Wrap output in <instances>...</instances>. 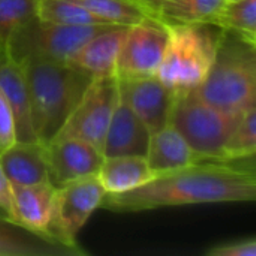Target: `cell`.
Returning a JSON list of instances; mask_svg holds the SVG:
<instances>
[{
  "mask_svg": "<svg viewBox=\"0 0 256 256\" xmlns=\"http://www.w3.org/2000/svg\"><path fill=\"white\" fill-rule=\"evenodd\" d=\"M252 171L226 162H198L154 176L148 183L123 194H106L100 207L114 213H140L194 204L254 202Z\"/></svg>",
  "mask_w": 256,
  "mask_h": 256,
  "instance_id": "6da1fadb",
  "label": "cell"
},
{
  "mask_svg": "<svg viewBox=\"0 0 256 256\" xmlns=\"http://www.w3.org/2000/svg\"><path fill=\"white\" fill-rule=\"evenodd\" d=\"M28 88L38 142H51L92 82V76L64 63L27 58L18 63Z\"/></svg>",
  "mask_w": 256,
  "mask_h": 256,
  "instance_id": "7a4b0ae2",
  "label": "cell"
},
{
  "mask_svg": "<svg viewBox=\"0 0 256 256\" xmlns=\"http://www.w3.org/2000/svg\"><path fill=\"white\" fill-rule=\"evenodd\" d=\"M195 92L212 106L242 117L256 105V44L222 30L214 62Z\"/></svg>",
  "mask_w": 256,
  "mask_h": 256,
  "instance_id": "3957f363",
  "label": "cell"
},
{
  "mask_svg": "<svg viewBox=\"0 0 256 256\" xmlns=\"http://www.w3.org/2000/svg\"><path fill=\"white\" fill-rule=\"evenodd\" d=\"M210 24H168V44L158 78L176 93L198 88L214 62L220 33Z\"/></svg>",
  "mask_w": 256,
  "mask_h": 256,
  "instance_id": "277c9868",
  "label": "cell"
},
{
  "mask_svg": "<svg viewBox=\"0 0 256 256\" xmlns=\"http://www.w3.org/2000/svg\"><path fill=\"white\" fill-rule=\"evenodd\" d=\"M240 118L212 106L195 90H189L177 93L170 123L201 160L224 162V147Z\"/></svg>",
  "mask_w": 256,
  "mask_h": 256,
  "instance_id": "5b68a950",
  "label": "cell"
},
{
  "mask_svg": "<svg viewBox=\"0 0 256 256\" xmlns=\"http://www.w3.org/2000/svg\"><path fill=\"white\" fill-rule=\"evenodd\" d=\"M104 27L106 26H62L36 16L12 36L8 56L16 63L27 58H45L68 64L80 48Z\"/></svg>",
  "mask_w": 256,
  "mask_h": 256,
  "instance_id": "8992f818",
  "label": "cell"
},
{
  "mask_svg": "<svg viewBox=\"0 0 256 256\" xmlns=\"http://www.w3.org/2000/svg\"><path fill=\"white\" fill-rule=\"evenodd\" d=\"M105 195L106 190L96 176L57 188L46 234L69 248L82 249L76 243V236L100 207Z\"/></svg>",
  "mask_w": 256,
  "mask_h": 256,
  "instance_id": "52a82bcc",
  "label": "cell"
},
{
  "mask_svg": "<svg viewBox=\"0 0 256 256\" xmlns=\"http://www.w3.org/2000/svg\"><path fill=\"white\" fill-rule=\"evenodd\" d=\"M118 100L117 76L93 78L56 138H80L102 152L105 134Z\"/></svg>",
  "mask_w": 256,
  "mask_h": 256,
  "instance_id": "ba28073f",
  "label": "cell"
},
{
  "mask_svg": "<svg viewBox=\"0 0 256 256\" xmlns=\"http://www.w3.org/2000/svg\"><path fill=\"white\" fill-rule=\"evenodd\" d=\"M168 44V24L158 15L128 27L117 60V80L158 76Z\"/></svg>",
  "mask_w": 256,
  "mask_h": 256,
  "instance_id": "9c48e42d",
  "label": "cell"
},
{
  "mask_svg": "<svg viewBox=\"0 0 256 256\" xmlns=\"http://www.w3.org/2000/svg\"><path fill=\"white\" fill-rule=\"evenodd\" d=\"M45 158L54 188L96 176L105 159L98 147L80 138L52 140L45 146Z\"/></svg>",
  "mask_w": 256,
  "mask_h": 256,
  "instance_id": "30bf717a",
  "label": "cell"
},
{
  "mask_svg": "<svg viewBox=\"0 0 256 256\" xmlns=\"http://www.w3.org/2000/svg\"><path fill=\"white\" fill-rule=\"evenodd\" d=\"M118 94L152 134L170 124L177 93L158 76L118 80Z\"/></svg>",
  "mask_w": 256,
  "mask_h": 256,
  "instance_id": "8fae6325",
  "label": "cell"
},
{
  "mask_svg": "<svg viewBox=\"0 0 256 256\" xmlns=\"http://www.w3.org/2000/svg\"><path fill=\"white\" fill-rule=\"evenodd\" d=\"M126 30L128 27L124 26L104 27L80 48L68 64L92 78L116 76L117 60Z\"/></svg>",
  "mask_w": 256,
  "mask_h": 256,
  "instance_id": "7c38bea8",
  "label": "cell"
},
{
  "mask_svg": "<svg viewBox=\"0 0 256 256\" xmlns=\"http://www.w3.org/2000/svg\"><path fill=\"white\" fill-rule=\"evenodd\" d=\"M150 138L152 132L148 128L129 105L120 99L105 134L102 154L104 158L146 156Z\"/></svg>",
  "mask_w": 256,
  "mask_h": 256,
  "instance_id": "4fadbf2b",
  "label": "cell"
},
{
  "mask_svg": "<svg viewBox=\"0 0 256 256\" xmlns=\"http://www.w3.org/2000/svg\"><path fill=\"white\" fill-rule=\"evenodd\" d=\"M84 249L69 248L46 232L32 231L0 214V256H82Z\"/></svg>",
  "mask_w": 256,
  "mask_h": 256,
  "instance_id": "5bb4252c",
  "label": "cell"
},
{
  "mask_svg": "<svg viewBox=\"0 0 256 256\" xmlns=\"http://www.w3.org/2000/svg\"><path fill=\"white\" fill-rule=\"evenodd\" d=\"M0 92L6 98L15 120L18 142H36L27 82L21 66L9 56L0 66Z\"/></svg>",
  "mask_w": 256,
  "mask_h": 256,
  "instance_id": "9a60e30c",
  "label": "cell"
},
{
  "mask_svg": "<svg viewBox=\"0 0 256 256\" xmlns=\"http://www.w3.org/2000/svg\"><path fill=\"white\" fill-rule=\"evenodd\" d=\"M56 189L51 183L12 186L14 222L38 232H46Z\"/></svg>",
  "mask_w": 256,
  "mask_h": 256,
  "instance_id": "2e32d148",
  "label": "cell"
},
{
  "mask_svg": "<svg viewBox=\"0 0 256 256\" xmlns=\"http://www.w3.org/2000/svg\"><path fill=\"white\" fill-rule=\"evenodd\" d=\"M0 164L10 186L50 183L45 146L40 142H16L0 156Z\"/></svg>",
  "mask_w": 256,
  "mask_h": 256,
  "instance_id": "e0dca14e",
  "label": "cell"
},
{
  "mask_svg": "<svg viewBox=\"0 0 256 256\" xmlns=\"http://www.w3.org/2000/svg\"><path fill=\"white\" fill-rule=\"evenodd\" d=\"M146 159L154 176L202 162L171 123L152 134Z\"/></svg>",
  "mask_w": 256,
  "mask_h": 256,
  "instance_id": "ac0fdd59",
  "label": "cell"
},
{
  "mask_svg": "<svg viewBox=\"0 0 256 256\" xmlns=\"http://www.w3.org/2000/svg\"><path fill=\"white\" fill-rule=\"evenodd\" d=\"M96 177L106 194H123L148 183L154 174L146 156L105 158Z\"/></svg>",
  "mask_w": 256,
  "mask_h": 256,
  "instance_id": "d6986e66",
  "label": "cell"
},
{
  "mask_svg": "<svg viewBox=\"0 0 256 256\" xmlns=\"http://www.w3.org/2000/svg\"><path fill=\"white\" fill-rule=\"evenodd\" d=\"M226 0H168L156 15L166 24H212Z\"/></svg>",
  "mask_w": 256,
  "mask_h": 256,
  "instance_id": "ffe728a7",
  "label": "cell"
},
{
  "mask_svg": "<svg viewBox=\"0 0 256 256\" xmlns=\"http://www.w3.org/2000/svg\"><path fill=\"white\" fill-rule=\"evenodd\" d=\"M212 24L256 44V0H226Z\"/></svg>",
  "mask_w": 256,
  "mask_h": 256,
  "instance_id": "44dd1931",
  "label": "cell"
},
{
  "mask_svg": "<svg viewBox=\"0 0 256 256\" xmlns=\"http://www.w3.org/2000/svg\"><path fill=\"white\" fill-rule=\"evenodd\" d=\"M36 16L62 26H112L92 14L76 0H38Z\"/></svg>",
  "mask_w": 256,
  "mask_h": 256,
  "instance_id": "7402d4cb",
  "label": "cell"
},
{
  "mask_svg": "<svg viewBox=\"0 0 256 256\" xmlns=\"http://www.w3.org/2000/svg\"><path fill=\"white\" fill-rule=\"evenodd\" d=\"M108 24L130 27L153 15L136 0H76Z\"/></svg>",
  "mask_w": 256,
  "mask_h": 256,
  "instance_id": "603a6c76",
  "label": "cell"
},
{
  "mask_svg": "<svg viewBox=\"0 0 256 256\" xmlns=\"http://www.w3.org/2000/svg\"><path fill=\"white\" fill-rule=\"evenodd\" d=\"M256 152V105L238 120L224 147V162L252 159Z\"/></svg>",
  "mask_w": 256,
  "mask_h": 256,
  "instance_id": "cb8c5ba5",
  "label": "cell"
},
{
  "mask_svg": "<svg viewBox=\"0 0 256 256\" xmlns=\"http://www.w3.org/2000/svg\"><path fill=\"white\" fill-rule=\"evenodd\" d=\"M36 10L38 0H0V48L8 51L12 36L36 18Z\"/></svg>",
  "mask_w": 256,
  "mask_h": 256,
  "instance_id": "d4e9b609",
  "label": "cell"
},
{
  "mask_svg": "<svg viewBox=\"0 0 256 256\" xmlns=\"http://www.w3.org/2000/svg\"><path fill=\"white\" fill-rule=\"evenodd\" d=\"M16 142L18 140H16L14 114L10 111L6 98L0 92V156Z\"/></svg>",
  "mask_w": 256,
  "mask_h": 256,
  "instance_id": "484cf974",
  "label": "cell"
},
{
  "mask_svg": "<svg viewBox=\"0 0 256 256\" xmlns=\"http://www.w3.org/2000/svg\"><path fill=\"white\" fill-rule=\"evenodd\" d=\"M207 256H256V240L248 238L214 246L207 250Z\"/></svg>",
  "mask_w": 256,
  "mask_h": 256,
  "instance_id": "4316f807",
  "label": "cell"
},
{
  "mask_svg": "<svg viewBox=\"0 0 256 256\" xmlns=\"http://www.w3.org/2000/svg\"><path fill=\"white\" fill-rule=\"evenodd\" d=\"M0 214L14 220L12 213V186L6 178L2 164H0Z\"/></svg>",
  "mask_w": 256,
  "mask_h": 256,
  "instance_id": "83f0119b",
  "label": "cell"
},
{
  "mask_svg": "<svg viewBox=\"0 0 256 256\" xmlns=\"http://www.w3.org/2000/svg\"><path fill=\"white\" fill-rule=\"evenodd\" d=\"M136 2H140L142 6H146L153 15H156V10L165 3V2H168V0H136Z\"/></svg>",
  "mask_w": 256,
  "mask_h": 256,
  "instance_id": "f1b7e54d",
  "label": "cell"
},
{
  "mask_svg": "<svg viewBox=\"0 0 256 256\" xmlns=\"http://www.w3.org/2000/svg\"><path fill=\"white\" fill-rule=\"evenodd\" d=\"M6 57H8V51L3 50V48H0V66H2V63L6 60Z\"/></svg>",
  "mask_w": 256,
  "mask_h": 256,
  "instance_id": "f546056e",
  "label": "cell"
}]
</instances>
